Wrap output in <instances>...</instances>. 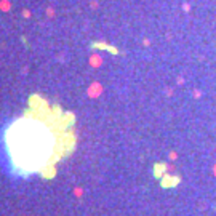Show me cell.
<instances>
[{"label": "cell", "instance_id": "1", "mask_svg": "<svg viewBox=\"0 0 216 216\" xmlns=\"http://www.w3.org/2000/svg\"><path fill=\"white\" fill-rule=\"evenodd\" d=\"M72 122H64L59 115H53L47 109L45 117L39 109H34L32 117L16 120L7 136V146L13 163L22 171H43L69 152L75 139L66 127Z\"/></svg>", "mask_w": 216, "mask_h": 216}]
</instances>
